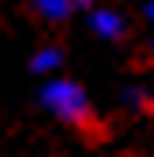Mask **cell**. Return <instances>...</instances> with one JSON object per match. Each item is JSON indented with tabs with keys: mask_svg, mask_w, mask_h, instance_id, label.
I'll use <instances>...</instances> for the list:
<instances>
[{
	"mask_svg": "<svg viewBox=\"0 0 154 157\" xmlns=\"http://www.w3.org/2000/svg\"><path fill=\"white\" fill-rule=\"evenodd\" d=\"M39 105L53 119H60L67 126H91V119H95L88 91L70 77H49L42 84V91H39Z\"/></svg>",
	"mask_w": 154,
	"mask_h": 157,
	"instance_id": "1",
	"label": "cell"
},
{
	"mask_svg": "<svg viewBox=\"0 0 154 157\" xmlns=\"http://www.w3.org/2000/svg\"><path fill=\"white\" fill-rule=\"evenodd\" d=\"M88 28L102 42H119L126 35V17L112 7H95V11H88Z\"/></svg>",
	"mask_w": 154,
	"mask_h": 157,
	"instance_id": "2",
	"label": "cell"
},
{
	"mask_svg": "<svg viewBox=\"0 0 154 157\" xmlns=\"http://www.w3.org/2000/svg\"><path fill=\"white\" fill-rule=\"evenodd\" d=\"M32 11L42 17V21L63 25L70 17H77L81 11H91V0H32Z\"/></svg>",
	"mask_w": 154,
	"mask_h": 157,
	"instance_id": "3",
	"label": "cell"
},
{
	"mask_svg": "<svg viewBox=\"0 0 154 157\" xmlns=\"http://www.w3.org/2000/svg\"><path fill=\"white\" fill-rule=\"evenodd\" d=\"M60 67H63V49H56V45H42V49H35V56H32V73L53 77Z\"/></svg>",
	"mask_w": 154,
	"mask_h": 157,
	"instance_id": "4",
	"label": "cell"
},
{
	"mask_svg": "<svg viewBox=\"0 0 154 157\" xmlns=\"http://www.w3.org/2000/svg\"><path fill=\"white\" fill-rule=\"evenodd\" d=\"M151 101H154V98H151V91L144 87V84H130V87L123 91V105L130 108V112H147Z\"/></svg>",
	"mask_w": 154,
	"mask_h": 157,
	"instance_id": "5",
	"label": "cell"
},
{
	"mask_svg": "<svg viewBox=\"0 0 154 157\" xmlns=\"http://www.w3.org/2000/svg\"><path fill=\"white\" fill-rule=\"evenodd\" d=\"M144 17H147V25L154 28V0H144Z\"/></svg>",
	"mask_w": 154,
	"mask_h": 157,
	"instance_id": "6",
	"label": "cell"
}]
</instances>
